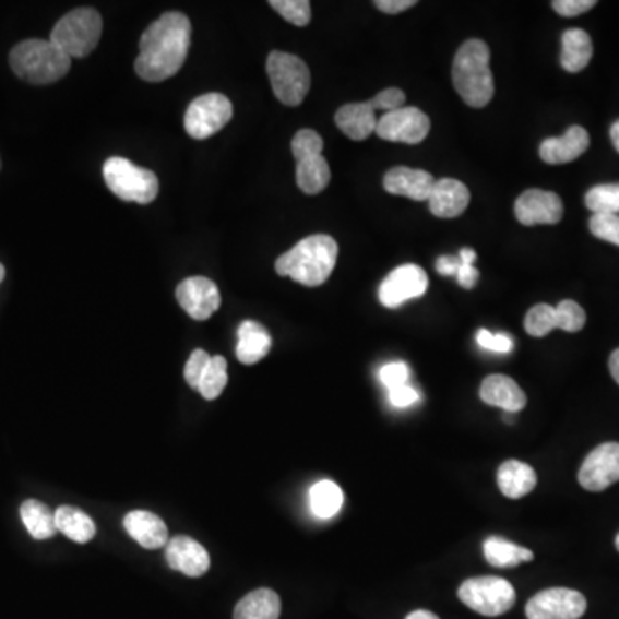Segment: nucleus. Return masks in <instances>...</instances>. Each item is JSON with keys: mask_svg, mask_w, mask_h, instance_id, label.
Segmentation results:
<instances>
[{"mask_svg": "<svg viewBox=\"0 0 619 619\" xmlns=\"http://www.w3.org/2000/svg\"><path fill=\"white\" fill-rule=\"evenodd\" d=\"M166 559L172 570L193 579L205 575L211 568V556L205 547L187 535L170 538L166 546Z\"/></svg>", "mask_w": 619, "mask_h": 619, "instance_id": "17", "label": "nucleus"}, {"mask_svg": "<svg viewBox=\"0 0 619 619\" xmlns=\"http://www.w3.org/2000/svg\"><path fill=\"white\" fill-rule=\"evenodd\" d=\"M337 253L340 248L331 236H308L277 259L275 271L308 288H317L331 277L336 267Z\"/></svg>", "mask_w": 619, "mask_h": 619, "instance_id": "2", "label": "nucleus"}, {"mask_svg": "<svg viewBox=\"0 0 619 619\" xmlns=\"http://www.w3.org/2000/svg\"><path fill=\"white\" fill-rule=\"evenodd\" d=\"M436 179L427 170L409 169V167H394L384 176L385 191L415 202H427Z\"/></svg>", "mask_w": 619, "mask_h": 619, "instance_id": "20", "label": "nucleus"}, {"mask_svg": "<svg viewBox=\"0 0 619 619\" xmlns=\"http://www.w3.org/2000/svg\"><path fill=\"white\" fill-rule=\"evenodd\" d=\"M190 45L191 21L182 13H166L143 33L134 71L145 82L169 80L187 62Z\"/></svg>", "mask_w": 619, "mask_h": 619, "instance_id": "1", "label": "nucleus"}, {"mask_svg": "<svg viewBox=\"0 0 619 619\" xmlns=\"http://www.w3.org/2000/svg\"><path fill=\"white\" fill-rule=\"evenodd\" d=\"M585 205L594 214H619V182L599 184L587 191Z\"/></svg>", "mask_w": 619, "mask_h": 619, "instance_id": "33", "label": "nucleus"}, {"mask_svg": "<svg viewBox=\"0 0 619 619\" xmlns=\"http://www.w3.org/2000/svg\"><path fill=\"white\" fill-rule=\"evenodd\" d=\"M457 597L469 609L481 616L504 615L516 603V592L508 580L499 576H477L462 583Z\"/></svg>", "mask_w": 619, "mask_h": 619, "instance_id": "9", "label": "nucleus"}, {"mask_svg": "<svg viewBox=\"0 0 619 619\" xmlns=\"http://www.w3.org/2000/svg\"><path fill=\"white\" fill-rule=\"evenodd\" d=\"M588 227H591V233L595 238L619 247V215L594 214Z\"/></svg>", "mask_w": 619, "mask_h": 619, "instance_id": "37", "label": "nucleus"}, {"mask_svg": "<svg viewBox=\"0 0 619 619\" xmlns=\"http://www.w3.org/2000/svg\"><path fill=\"white\" fill-rule=\"evenodd\" d=\"M415 4H417L415 0H376L373 2V5L385 14H400Z\"/></svg>", "mask_w": 619, "mask_h": 619, "instance_id": "44", "label": "nucleus"}, {"mask_svg": "<svg viewBox=\"0 0 619 619\" xmlns=\"http://www.w3.org/2000/svg\"><path fill=\"white\" fill-rule=\"evenodd\" d=\"M267 74L272 92L284 106H300L307 97L312 76L310 69L300 57L274 50L267 57Z\"/></svg>", "mask_w": 619, "mask_h": 619, "instance_id": "8", "label": "nucleus"}, {"mask_svg": "<svg viewBox=\"0 0 619 619\" xmlns=\"http://www.w3.org/2000/svg\"><path fill=\"white\" fill-rule=\"evenodd\" d=\"M296 160V182L303 193L319 194L331 182V169L325 160L324 140L317 131L301 130L291 142Z\"/></svg>", "mask_w": 619, "mask_h": 619, "instance_id": "6", "label": "nucleus"}, {"mask_svg": "<svg viewBox=\"0 0 619 619\" xmlns=\"http://www.w3.org/2000/svg\"><path fill=\"white\" fill-rule=\"evenodd\" d=\"M498 486L502 495L510 499H520L531 495L537 486V474L531 465L510 460L498 469Z\"/></svg>", "mask_w": 619, "mask_h": 619, "instance_id": "25", "label": "nucleus"}, {"mask_svg": "<svg viewBox=\"0 0 619 619\" xmlns=\"http://www.w3.org/2000/svg\"><path fill=\"white\" fill-rule=\"evenodd\" d=\"M430 119L417 107H401L385 112L377 122L376 133L385 142L418 145L429 136Z\"/></svg>", "mask_w": 619, "mask_h": 619, "instance_id": "12", "label": "nucleus"}, {"mask_svg": "<svg viewBox=\"0 0 619 619\" xmlns=\"http://www.w3.org/2000/svg\"><path fill=\"white\" fill-rule=\"evenodd\" d=\"M594 56L591 37L583 29L571 28L563 33V50L561 66L568 73H580L587 68Z\"/></svg>", "mask_w": 619, "mask_h": 619, "instance_id": "26", "label": "nucleus"}, {"mask_svg": "<svg viewBox=\"0 0 619 619\" xmlns=\"http://www.w3.org/2000/svg\"><path fill=\"white\" fill-rule=\"evenodd\" d=\"M124 528L145 549H160L169 543L166 523L151 511L138 510L126 514Z\"/></svg>", "mask_w": 619, "mask_h": 619, "instance_id": "22", "label": "nucleus"}, {"mask_svg": "<svg viewBox=\"0 0 619 619\" xmlns=\"http://www.w3.org/2000/svg\"><path fill=\"white\" fill-rule=\"evenodd\" d=\"M377 122L379 119L369 102L348 104L336 112L337 128L355 142H364L370 134L376 133Z\"/></svg>", "mask_w": 619, "mask_h": 619, "instance_id": "23", "label": "nucleus"}, {"mask_svg": "<svg viewBox=\"0 0 619 619\" xmlns=\"http://www.w3.org/2000/svg\"><path fill=\"white\" fill-rule=\"evenodd\" d=\"M430 212L441 219L460 217L469 205V190L457 179H439L430 191Z\"/></svg>", "mask_w": 619, "mask_h": 619, "instance_id": "19", "label": "nucleus"}, {"mask_svg": "<svg viewBox=\"0 0 619 619\" xmlns=\"http://www.w3.org/2000/svg\"><path fill=\"white\" fill-rule=\"evenodd\" d=\"M528 619H580L587 611V599L571 588H547L526 604Z\"/></svg>", "mask_w": 619, "mask_h": 619, "instance_id": "11", "label": "nucleus"}, {"mask_svg": "<svg viewBox=\"0 0 619 619\" xmlns=\"http://www.w3.org/2000/svg\"><path fill=\"white\" fill-rule=\"evenodd\" d=\"M484 556H486L487 563L496 568H514L534 559V552L531 549L516 546L502 537L487 538L484 543Z\"/></svg>", "mask_w": 619, "mask_h": 619, "instance_id": "29", "label": "nucleus"}, {"mask_svg": "<svg viewBox=\"0 0 619 619\" xmlns=\"http://www.w3.org/2000/svg\"><path fill=\"white\" fill-rule=\"evenodd\" d=\"M271 8L295 26H307L312 20V4L308 0H271Z\"/></svg>", "mask_w": 619, "mask_h": 619, "instance_id": "35", "label": "nucleus"}, {"mask_svg": "<svg viewBox=\"0 0 619 619\" xmlns=\"http://www.w3.org/2000/svg\"><path fill=\"white\" fill-rule=\"evenodd\" d=\"M525 329L534 337H544L550 334L555 329H558L556 308L546 303L532 307L525 317Z\"/></svg>", "mask_w": 619, "mask_h": 619, "instance_id": "34", "label": "nucleus"}, {"mask_svg": "<svg viewBox=\"0 0 619 619\" xmlns=\"http://www.w3.org/2000/svg\"><path fill=\"white\" fill-rule=\"evenodd\" d=\"M591 136L582 126H571L567 133L559 138H547L540 143L538 154L544 163L559 166V164L573 163L575 158L587 152Z\"/></svg>", "mask_w": 619, "mask_h": 619, "instance_id": "18", "label": "nucleus"}, {"mask_svg": "<svg viewBox=\"0 0 619 619\" xmlns=\"http://www.w3.org/2000/svg\"><path fill=\"white\" fill-rule=\"evenodd\" d=\"M429 289V275L424 269L406 263L394 269L382 281L379 300L385 308H400L405 301L420 298Z\"/></svg>", "mask_w": 619, "mask_h": 619, "instance_id": "13", "label": "nucleus"}, {"mask_svg": "<svg viewBox=\"0 0 619 619\" xmlns=\"http://www.w3.org/2000/svg\"><path fill=\"white\" fill-rule=\"evenodd\" d=\"M281 599L271 588H259L239 600L235 619H279Z\"/></svg>", "mask_w": 619, "mask_h": 619, "instance_id": "27", "label": "nucleus"}, {"mask_svg": "<svg viewBox=\"0 0 619 619\" xmlns=\"http://www.w3.org/2000/svg\"><path fill=\"white\" fill-rule=\"evenodd\" d=\"M477 343L480 348L487 352L510 353L513 349V340L507 334H492L487 329L477 332Z\"/></svg>", "mask_w": 619, "mask_h": 619, "instance_id": "40", "label": "nucleus"}, {"mask_svg": "<svg viewBox=\"0 0 619 619\" xmlns=\"http://www.w3.org/2000/svg\"><path fill=\"white\" fill-rule=\"evenodd\" d=\"M57 532H61L73 543L86 544L97 534L94 520L90 519L85 511L74 507L57 508L56 513Z\"/></svg>", "mask_w": 619, "mask_h": 619, "instance_id": "28", "label": "nucleus"}, {"mask_svg": "<svg viewBox=\"0 0 619 619\" xmlns=\"http://www.w3.org/2000/svg\"><path fill=\"white\" fill-rule=\"evenodd\" d=\"M619 480V444L606 442L588 453L579 472L580 486L591 492H600Z\"/></svg>", "mask_w": 619, "mask_h": 619, "instance_id": "14", "label": "nucleus"}, {"mask_svg": "<svg viewBox=\"0 0 619 619\" xmlns=\"http://www.w3.org/2000/svg\"><path fill=\"white\" fill-rule=\"evenodd\" d=\"M176 298L182 310L194 320L211 319L221 307L219 288L206 277H190L176 289Z\"/></svg>", "mask_w": 619, "mask_h": 619, "instance_id": "16", "label": "nucleus"}, {"mask_svg": "<svg viewBox=\"0 0 619 619\" xmlns=\"http://www.w3.org/2000/svg\"><path fill=\"white\" fill-rule=\"evenodd\" d=\"M594 0H555L552 9L564 17H575L594 8Z\"/></svg>", "mask_w": 619, "mask_h": 619, "instance_id": "42", "label": "nucleus"}, {"mask_svg": "<svg viewBox=\"0 0 619 619\" xmlns=\"http://www.w3.org/2000/svg\"><path fill=\"white\" fill-rule=\"evenodd\" d=\"M233 119V104L226 95L205 94L194 98L184 114V130L194 140L219 133Z\"/></svg>", "mask_w": 619, "mask_h": 619, "instance_id": "10", "label": "nucleus"}, {"mask_svg": "<svg viewBox=\"0 0 619 619\" xmlns=\"http://www.w3.org/2000/svg\"><path fill=\"white\" fill-rule=\"evenodd\" d=\"M478 277H480V274H478L477 269L474 265H468V263H462V267L456 274L457 284L465 289H474L477 286Z\"/></svg>", "mask_w": 619, "mask_h": 619, "instance_id": "45", "label": "nucleus"}, {"mask_svg": "<svg viewBox=\"0 0 619 619\" xmlns=\"http://www.w3.org/2000/svg\"><path fill=\"white\" fill-rule=\"evenodd\" d=\"M406 97L403 90L388 88L382 90L381 94H377L372 100H369L373 110H384V112H393V110L401 109L405 104Z\"/></svg>", "mask_w": 619, "mask_h": 619, "instance_id": "41", "label": "nucleus"}, {"mask_svg": "<svg viewBox=\"0 0 619 619\" xmlns=\"http://www.w3.org/2000/svg\"><path fill=\"white\" fill-rule=\"evenodd\" d=\"M563 214V200L555 191L526 190L514 203V215L523 226L558 224Z\"/></svg>", "mask_w": 619, "mask_h": 619, "instance_id": "15", "label": "nucleus"}, {"mask_svg": "<svg viewBox=\"0 0 619 619\" xmlns=\"http://www.w3.org/2000/svg\"><path fill=\"white\" fill-rule=\"evenodd\" d=\"M343 490L332 480L317 481L310 489V508L319 519H334L343 508Z\"/></svg>", "mask_w": 619, "mask_h": 619, "instance_id": "31", "label": "nucleus"}, {"mask_svg": "<svg viewBox=\"0 0 619 619\" xmlns=\"http://www.w3.org/2000/svg\"><path fill=\"white\" fill-rule=\"evenodd\" d=\"M408 365L403 364V361H393V364H388L382 367L381 382L384 384V388H388V391L408 384Z\"/></svg>", "mask_w": 619, "mask_h": 619, "instance_id": "39", "label": "nucleus"}, {"mask_svg": "<svg viewBox=\"0 0 619 619\" xmlns=\"http://www.w3.org/2000/svg\"><path fill=\"white\" fill-rule=\"evenodd\" d=\"M21 520L25 523L26 531L37 540H47L57 534L56 514L45 507L44 502L29 501L21 504Z\"/></svg>", "mask_w": 619, "mask_h": 619, "instance_id": "30", "label": "nucleus"}, {"mask_svg": "<svg viewBox=\"0 0 619 619\" xmlns=\"http://www.w3.org/2000/svg\"><path fill=\"white\" fill-rule=\"evenodd\" d=\"M209 361H211V355L203 352V349H194L191 353L187 365H184V379H187L190 388L199 391L200 381H202L203 373H205L206 367H209Z\"/></svg>", "mask_w": 619, "mask_h": 619, "instance_id": "38", "label": "nucleus"}, {"mask_svg": "<svg viewBox=\"0 0 619 619\" xmlns=\"http://www.w3.org/2000/svg\"><path fill=\"white\" fill-rule=\"evenodd\" d=\"M611 140L612 145H615L619 154V121H616L615 124L611 126Z\"/></svg>", "mask_w": 619, "mask_h": 619, "instance_id": "50", "label": "nucleus"}, {"mask_svg": "<svg viewBox=\"0 0 619 619\" xmlns=\"http://www.w3.org/2000/svg\"><path fill=\"white\" fill-rule=\"evenodd\" d=\"M615 544H616V549H618V550H619V534H618V535H616V540H615Z\"/></svg>", "mask_w": 619, "mask_h": 619, "instance_id": "52", "label": "nucleus"}, {"mask_svg": "<svg viewBox=\"0 0 619 619\" xmlns=\"http://www.w3.org/2000/svg\"><path fill=\"white\" fill-rule=\"evenodd\" d=\"M100 14L95 9L80 8L57 21L50 33V41L57 45L62 52L68 53L71 59L88 56L94 52L102 37Z\"/></svg>", "mask_w": 619, "mask_h": 619, "instance_id": "5", "label": "nucleus"}, {"mask_svg": "<svg viewBox=\"0 0 619 619\" xmlns=\"http://www.w3.org/2000/svg\"><path fill=\"white\" fill-rule=\"evenodd\" d=\"M480 400L489 406L502 408L507 413L522 412L526 406V394L508 376H489L480 385Z\"/></svg>", "mask_w": 619, "mask_h": 619, "instance_id": "21", "label": "nucleus"}, {"mask_svg": "<svg viewBox=\"0 0 619 619\" xmlns=\"http://www.w3.org/2000/svg\"><path fill=\"white\" fill-rule=\"evenodd\" d=\"M272 348L271 334L259 322L247 320L238 329L236 357L241 364L255 365L267 357Z\"/></svg>", "mask_w": 619, "mask_h": 619, "instance_id": "24", "label": "nucleus"}, {"mask_svg": "<svg viewBox=\"0 0 619 619\" xmlns=\"http://www.w3.org/2000/svg\"><path fill=\"white\" fill-rule=\"evenodd\" d=\"M457 257H460L462 263H468V265H474L475 260H477V253L472 248H463Z\"/></svg>", "mask_w": 619, "mask_h": 619, "instance_id": "48", "label": "nucleus"}, {"mask_svg": "<svg viewBox=\"0 0 619 619\" xmlns=\"http://www.w3.org/2000/svg\"><path fill=\"white\" fill-rule=\"evenodd\" d=\"M460 267H462L460 257H441L436 262V269L441 275H456Z\"/></svg>", "mask_w": 619, "mask_h": 619, "instance_id": "46", "label": "nucleus"}, {"mask_svg": "<svg viewBox=\"0 0 619 619\" xmlns=\"http://www.w3.org/2000/svg\"><path fill=\"white\" fill-rule=\"evenodd\" d=\"M556 319H558V329L567 332L582 331L587 322L585 310L573 300H563L556 307Z\"/></svg>", "mask_w": 619, "mask_h": 619, "instance_id": "36", "label": "nucleus"}, {"mask_svg": "<svg viewBox=\"0 0 619 619\" xmlns=\"http://www.w3.org/2000/svg\"><path fill=\"white\" fill-rule=\"evenodd\" d=\"M418 401V393L409 384L401 385V388L391 389L389 391V403L394 408H408Z\"/></svg>", "mask_w": 619, "mask_h": 619, "instance_id": "43", "label": "nucleus"}, {"mask_svg": "<svg viewBox=\"0 0 619 619\" xmlns=\"http://www.w3.org/2000/svg\"><path fill=\"white\" fill-rule=\"evenodd\" d=\"M104 179L107 187L124 202H154L158 194V179L152 170L138 167L128 158L110 157L104 164Z\"/></svg>", "mask_w": 619, "mask_h": 619, "instance_id": "7", "label": "nucleus"}, {"mask_svg": "<svg viewBox=\"0 0 619 619\" xmlns=\"http://www.w3.org/2000/svg\"><path fill=\"white\" fill-rule=\"evenodd\" d=\"M227 385V361L226 358L211 357L209 361V367H206L205 373H203L202 381H200L199 393L202 394L205 400L212 401L217 400V397L223 394L224 389Z\"/></svg>", "mask_w": 619, "mask_h": 619, "instance_id": "32", "label": "nucleus"}, {"mask_svg": "<svg viewBox=\"0 0 619 619\" xmlns=\"http://www.w3.org/2000/svg\"><path fill=\"white\" fill-rule=\"evenodd\" d=\"M9 62L14 73L33 83V85H49L59 82L71 69V57L62 52L50 40L21 41L11 50Z\"/></svg>", "mask_w": 619, "mask_h": 619, "instance_id": "4", "label": "nucleus"}, {"mask_svg": "<svg viewBox=\"0 0 619 619\" xmlns=\"http://www.w3.org/2000/svg\"><path fill=\"white\" fill-rule=\"evenodd\" d=\"M609 372H611L616 384L619 385V348L612 352L611 358H609Z\"/></svg>", "mask_w": 619, "mask_h": 619, "instance_id": "47", "label": "nucleus"}, {"mask_svg": "<svg viewBox=\"0 0 619 619\" xmlns=\"http://www.w3.org/2000/svg\"><path fill=\"white\" fill-rule=\"evenodd\" d=\"M406 619H439V618L438 616L433 615V612L424 611V609H420V611H413L412 615H408V618Z\"/></svg>", "mask_w": 619, "mask_h": 619, "instance_id": "49", "label": "nucleus"}, {"mask_svg": "<svg viewBox=\"0 0 619 619\" xmlns=\"http://www.w3.org/2000/svg\"><path fill=\"white\" fill-rule=\"evenodd\" d=\"M5 277V269L4 265H2V263H0V283H2V281H4Z\"/></svg>", "mask_w": 619, "mask_h": 619, "instance_id": "51", "label": "nucleus"}, {"mask_svg": "<svg viewBox=\"0 0 619 619\" xmlns=\"http://www.w3.org/2000/svg\"><path fill=\"white\" fill-rule=\"evenodd\" d=\"M453 85L469 107L481 109L495 97L490 71V49L486 41L472 38L457 49L453 61Z\"/></svg>", "mask_w": 619, "mask_h": 619, "instance_id": "3", "label": "nucleus"}]
</instances>
